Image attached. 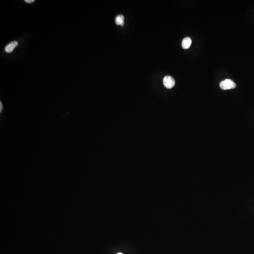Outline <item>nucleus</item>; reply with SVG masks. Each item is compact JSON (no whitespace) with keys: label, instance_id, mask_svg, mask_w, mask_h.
<instances>
[{"label":"nucleus","instance_id":"obj_1","mask_svg":"<svg viewBox=\"0 0 254 254\" xmlns=\"http://www.w3.org/2000/svg\"><path fill=\"white\" fill-rule=\"evenodd\" d=\"M236 85L232 80L230 79H226L224 81H222L220 83V87L223 90L232 89L236 87Z\"/></svg>","mask_w":254,"mask_h":254},{"label":"nucleus","instance_id":"obj_2","mask_svg":"<svg viewBox=\"0 0 254 254\" xmlns=\"http://www.w3.org/2000/svg\"><path fill=\"white\" fill-rule=\"evenodd\" d=\"M163 83L164 86L168 89L172 88L175 84L174 79L170 76H166L164 77L163 78Z\"/></svg>","mask_w":254,"mask_h":254},{"label":"nucleus","instance_id":"obj_3","mask_svg":"<svg viewBox=\"0 0 254 254\" xmlns=\"http://www.w3.org/2000/svg\"><path fill=\"white\" fill-rule=\"evenodd\" d=\"M18 45L17 41H13L11 43H9L5 47V50L7 53H11L13 51L15 47Z\"/></svg>","mask_w":254,"mask_h":254},{"label":"nucleus","instance_id":"obj_4","mask_svg":"<svg viewBox=\"0 0 254 254\" xmlns=\"http://www.w3.org/2000/svg\"><path fill=\"white\" fill-rule=\"evenodd\" d=\"M192 39L190 37H186L183 40L182 42V46L184 49H187L190 48L192 44Z\"/></svg>","mask_w":254,"mask_h":254},{"label":"nucleus","instance_id":"obj_5","mask_svg":"<svg viewBox=\"0 0 254 254\" xmlns=\"http://www.w3.org/2000/svg\"><path fill=\"white\" fill-rule=\"evenodd\" d=\"M115 22L116 25L123 26L124 25V17L122 15H118L115 18Z\"/></svg>","mask_w":254,"mask_h":254},{"label":"nucleus","instance_id":"obj_6","mask_svg":"<svg viewBox=\"0 0 254 254\" xmlns=\"http://www.w3.org/2000/svg\"><path fill=\"white\" fill-rule=\"evenodd\" d=\"M25 2H26V3H31L34 2L35 1H34V0H25Z\"/></svg>","mask_w":254,"mask_h":254},{"label":"nucleus","instance_id":"obj_7","mask_svg":"<svg viewBox=\"0 0 254 254\" xmlns=\"http://www.w3.org/2000/svg\"><path fill=\"white\" fill-rule=\"evenodd\" d=\"M122 254V253H118V254Z\"/></svg>","mask_w":254,"mask_h":254}]
</instances>
